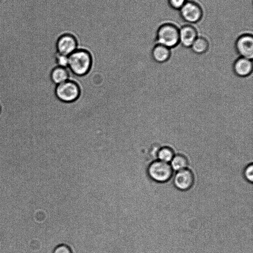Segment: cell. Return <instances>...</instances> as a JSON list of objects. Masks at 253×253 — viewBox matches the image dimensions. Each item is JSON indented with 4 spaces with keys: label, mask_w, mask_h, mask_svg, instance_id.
Instances as JSON below:
<instances>
[{
    "label": "cell",
    "mask_w": 253,
    "mask_h": 253,
    "mask_svg": "<svg viewBox=\"0 0 253 253\" xmlns=\"http://www.w3.org/2000/svg\"><path fill=\"white\" fill-rule=\"evenodd\" d=\"M92 55L85 48H78L68 56V69L74 75L83 76L88 73L92 65Z\"/></svg>",
    "instance_id": "cell-1"
},
{
    "label": "cell",
    "mask_w": 253,
    "mask_h": 253,
    "mask_svg": "<svg viewBox=\"0 0 253 253\" xmlns=\"http://www.w3.org/2000/svg\"><path fill=\"white\" fill-rule=\"evenodd\" d=\"M197 37V31L191 25H184L179 29V43L185 47H190Z\"/></svg>",
    "instance_id": "cell-10"
},
{
    "label": "cell",
    "mask_w": 253,
    "mask_h": 253,
    "mask_svg": "<svg viewBox=\"0 0 253 253\" xmlns=\"http://www.w3.org/2000/svg\"><path fill=\"white\" fill-rule=\"evenodd\" d=\"M173 184L178 189L186 191L190 189L194 183V176L189 169L176 171L173 178Z\"/></svg>",
    "instance_id": "cell-8"
},
{
    "label": "cell",
    "mask_w": 253,
    "mask_h": 253,
    "mask_svg": "<svg viewBox=\"0 0 253 253\" xmlns=\"http://www.w3.org/2000/svg\"><path fill=\"white\" fill-rule=\"evenodd\" d=\"M55 61L58 66L68 68V56L56 52L54 55Z\"/></svg>",
    "instance_id": "cell-16"
},
{
    "label": "cell",
    "mask_w": 253,
    "mask_h": 253,
    "mask_svg": "<svg viewBox=\"0 0 253 253\" xmlns=\"http://www.w3.org/2000/svg\"><path fill=\"white\" fill-rule=\"evenodd\" d=\"M235 48L240 57L252 60L253 57V38L249 34L240 36L235 43Z\"/></svg>",
    "instance_id": "cell-7"
},
{
    "label": "cell",
    "mask_w": 253,
    "mask_h": 253,
    "mask_svg": "<svg viewBox=\"0 0 253 253\" xmlns=\"http://www.w3.org/2000/svg\"><path fill=\"white\" fill-rule=\"evenodd\" d=\"M156 38L158 43L174 47L179 43V29L173 24H164L158 28Z\"/></svg>",
    "instance_id": "cell-2"
},
{
    "label": "cell",
    "mask_w": 253,
    "mask_h": 253,
    "mask_svg": "<svg viewBox=\"0 0 253 253\" xmlns=\"http://www.w3.org/2000/svg\"><path fill=\"white\" fill-rule=\"evenodd\" d=\"M232 69L235 75L239 77L246 78L250 76L253 70L252 60L239 57L234 62Z\"/></svg>",
    "instance_id": "cell-9"
},
{
    "label": "cell",
    "mask_w": 253,
    "mask_h": 253,
    "mask_svg": "<svg viewBox=\"0 0 253 253\" xmlns=\"http://www.w3.org/2000/svg\"><path fill=\"white\" fill-rule=\"evenodd\" d=\"M182 18L189 23L199 21L203 16V10L200 5L193 1H187L180 9Z\"/></svg>",
    "instance_id": "cell-6"
},
{
    "label": "cell",
    "mask_w": 253,
    "mask_h": 253,
    "mask_svg": "<svg viewBox=\"0 0 253 253\" xmlns=\"http://www.w3.org/2000/svg\"><path fill=\"white\" fill-rule=\"evenodd\" d=\"M175 154L172 148L168 146L160 147L157 153V160L169 163Z\"/></svg>",
    "instance_id": "cell-15"
},
{
    "label": "cell",
    "mask_w": 253,
    "mask_h": 253,
    "mask_svg": "<svg viewBox=\"0 0 253 253\" xmlns=\"http://www.w3.org/2000/svg\"><path fill=\"white\" fill-rule=\"evenodd\" d=\"M209 47V43L208 40L203 37H198L190 47L193 52L197 54L206 53Z\"/></svg>",
    "instance_id": "cell-14"
},
{
    "label": "cell",
    "mask_w": 253,
    "mask_h": 253,
    "mask_svg": "<svg viewBox=\"0 0 253 253\" xmlns=\"http://www.w3.org/2000/svg\"><path fill=\"white\" fill-rule=\"evenodd\" d=\"M148 174L153 180L160 183L169 181L173 175V170L169 163L155 160L149 165Z\"/></svg>",
    "instance_id": "cell-3"
},
{
    "label": "cell",
    "mask_w": 253,
    "mask_h": 253,
    "mask_svg": "<svg viewBox=\"0 0 253 253\" xmlns=\"http://www.w3.org/2000/svg\"><path fill=\"white\" fill-rule=\"evenodd\" d=\"M244 176L246 180L252 183L253 181V165L252 163L248 165L244 170Z\"/></svg>",
    "instance_id": "cell-17"
},
{
    "label": "cell",
    "mask_w": 253,
    "mask_h": 253,
    "mask_svg": "<svg viewBox=\"0 0 253 253\" xmlns=\"http://www.w3.org/2000/svg\"><path fill=\"white\" fill-rule=\"evenodd\" d=\"M77 49H78L77 40L72 34H63L56 41L55 50L58 53L68 56Z\"/></svg>",
    "instance_id": "cell-5"
},
{
    "label": "cell",
    "mask_w": 253,
    "mask_h": 253,
    "mask_svg": "<svg viewBox=\"0 0 253 253\" xmlns=\"http://www.w3.org/2000/svg\"><path fill=\"white\" fill-rule=\"evenodd\" d=\"M70 77V71L68 68L57 66L50 73V79L56 85L68 81Z\"/></svg>",
    "instance_id": "cell-12"
},
{
    "label": "cell",
    "mask_w": 253,
    "mask_h": 253,
    "mask_svg": "<svg viewBox=\"0 0 253 253\" xmlns=\"http://www.w3.org/2000/svg\"><path fill=\"white\" fill-rule=\"evenodd\" d=\"M170 56V48L159 43L155 45L152 50V58L155 62L158 63L167 62Z\"/></svg>",
    "instance_id": "cell-11"
},
{
    "label": "cell",
    "mask_w": 253,
    "mask_h": 253,
    "mask_svg": "<svg viewBox=\"0 0 253 253\" xmlns=\"http://www.w3.org/2000/svg\"><path fill=\"white\" fill-rule=\"evenodd\" d=\"M1 110H2V108H1V104L0 103V114L1 112Z\"/></svg>",
    "instance_id": "cell-20"
},
{
    "label": "cell",
    "mask_w": 253,
    "mask_h": 253,
    "mask_svg": "<svg viewBox=\"0 0 253 253\" xmlns=\"http://www.w3.org/2000/svg\"><path fill=\"white\" fill-rule=\"evenodd\" d=\"M55 93L56 97L65 102H71L79 97L80 90L78 84L75 82L68 80L56 85Z\"/></svg>",
    "instance_id": "cell-4"
},
{
    "label": "cell",
    "mask_w": 253,
    "mask_h": 253,
    "mask_svg": "<svg viewBox=\"0 0 253 253\" xmlns=\"http://www.w3.org/2000/svg\"><path fill=\"white\" fill-rule=\"evenodd\" d=\"M173 171H178L187 168L188 161L187 157L182 154H175L169 163Z\"/></svg>",
    "instance_id": "cell-13"
},
{
    "label": "cell",
    "mask_w": 253,
    "mask_h": 253,
    "mask_svg": "<svg viewBox=\"0 0 253 253\" xmlns=\"http://www.w3.org/2000/svg\"><path fill=\"white\" fill-rule=\"evenodd\" d=\"M186 1L187 0H168L169 6L176 10H180Z\"/></svg>",
    "instance_id": "cell-18"
},
{
    "label": "cell",
    "mask_w": 253,
    "mask_h": 253,
    "mask_svg": "<svg viewBox=\"0 0 253 253\" xmlns=\"http://www.w3.org/2000/svg\"><path fill=\"white\" fill-rule=\"evenodd\" d=\"M52 253H72L70 248L66 245H59L54 249Z\"/></svg>",
    "instance_id": "cell-19"
}]
</instances>
